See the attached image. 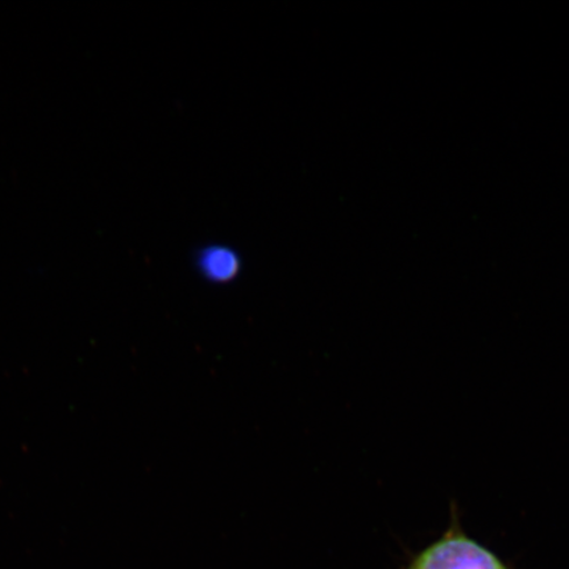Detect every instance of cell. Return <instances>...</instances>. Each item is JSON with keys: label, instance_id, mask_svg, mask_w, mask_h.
I'll return each instance as SVG.
<instances>
[{"label": "cell", "instance_id": "obj_2", "mask_svg": "<svg viewBox=\"0 0 569 569\" xmlns=\"http://www.w3.org/2000/svg\"><path fill=\"white\" fill-rule=\"evenodd\" d=\"M196 267L206 280L229 283L241 272V256L230 246L208 244L199 248L194 256Z\"/></svg>", "mask_w": 569, "mask_h": 569}, {"label": "cell", "instance_id": "obj_1", "mask_svg": "<svg viewBox=\"0 0 569 569\" xmlns=\"http://www.w3.org/2000/svg\"><path fill=\"white\" fill-rule=\"evenodd\" d=\"M450 528L403 569H510L497 555L461 530L457 508Z\"/></svg>", "mask_w": 569, "mask_h": 569}]
</instances>
